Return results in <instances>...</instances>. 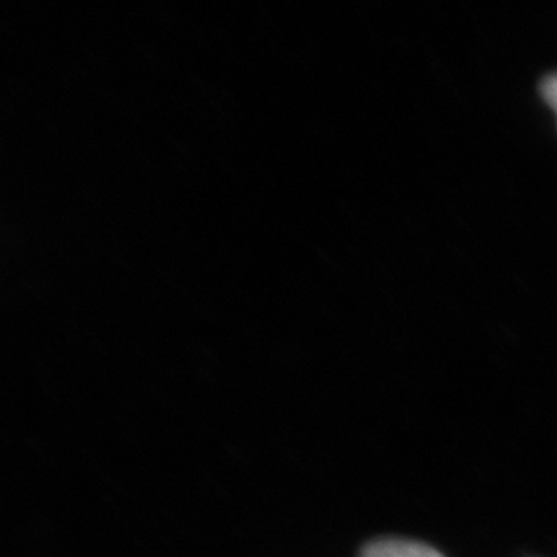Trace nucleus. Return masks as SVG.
<instances>
[{"label": "nucleus", "mask_w": 557, "mask_h": 557, "mask_svg": "<svg viewBox=\"0 0 557 557\" xmlns=\"http://www.w3.org/2000/svg\"><path fill=\"white\" fill-rule=\"evenodd\" d=\"M361 557H444L435 548L408 540H377L364 547Z\"/></svg>", "instance_id": "nucleus-1"}, {"label": "nucleus", "mask_w": 557, "mask_h": 557, "mask_svg": "<svg viewBox=\"0 0 557 557\" xmlns=\"http://www.w3.org/2000/svg\"><path fill=\"white\" fill-rule=\"evenodd\" d=\"M543 98L557 112V74L548 76L542 85Z\"/></svg>", "instance_id": "nucleus-2"}]
</instances>
